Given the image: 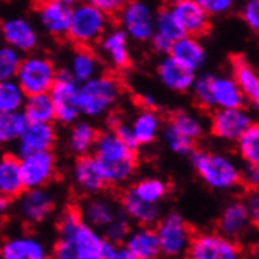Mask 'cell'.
<instances>
[{
  "mask_svg": "<svg viewBox=\"0 0 259 259\" xmlns=\"http://www.w3.org/2000/svg\"><path fill=\"white\" fill-rule=\"evenodd\" d=\"M55 231L52 259H109L118 247L102 231L90 226L75 204L62 209Z\"/></svg>",
  "mask_w": 259,
  "mask_h": 259,
  "instance_id": "6da1fadb",
  "label": "cell"
},
{
  "mask_svg": "<svg viewBox=\"0 0 259 259\" xmlns=\"http://www.w3.org/2000/svg\"><path fill=\"white\" fill-rule=\"evenodd\" d=\"M93 151L109 187H121L131 181L137 170V149L121 140L115 131L110 129L99 134Z\"/></svg>",
  "mask_w": 259,
  "mask_h": 259,
  "instance_id": "7a4b0ae2",
  "label": "cell"
},
{
  "mask_svg": "<svg viewBox=\"0 0 259 259\" xmlns=\"http://www.w3.org/2000/svg\"><path fill=\"white\" fill-rule=\"evenodd\" d=\"M190 163L203 184L215 192H230L242 184V170L226 154L214 151H195Z\"/></svg>",
  "mask_w": 259,
  "mask_h": 259,
  "instance_id": "3957f363",
  "label": "cell"
},
{
  "mask_svg": "<svg viewBox=\"0 0 259 259\" xmlns=\"http://www.w3.org/2000/svg\"><path fill=\"white\" fill-rule=\"evenodd\" d=\"M121 95L119 82L109 74H98L96 77L80 83L79 105L82 115L99 118L109 113Z\"/></svg>",
  "mask_w": 259,
  "mask_h": 259,
  "instance_id": "277c9868",
  "label": "cell"
},
{
  "mask_svg": "<svg viewBox=\"0 0 259 259\" xmlns=\"http://www.w3.org/2000/svg\"><path fill=\"white\" fill-rule=\"evenodd\" d=\"M107 18L109 14H105L87 0L75 4L72 7V19L68 38L75 44L88 48V46L101 41L102 36L107 33Z\"/></svg>",
  "mask_w": 259,
  "mask_h": 259,
  "instance_id": "5b68a950",
  "label": "cell"
},
{
  "mask_svg": "<svg viewBox=\"0 0 259 259\" xmlns=\"http://www.w3.org/2000/svg\"><path fill=\"white\" fill-rule=\"evenodd\" d=\"M156 230L159 234L163 257H186L195 234L187 220L179 212H168V214L162 215V219L156 225Z\"/></svg>",
  "mask_w": 259,
  "mask_h": 259,
  "instance_id": "8992f818",
  "label": "cell"
},
{
  "mask_svg": "<svg viewBox=\"0 0 259 259\" xmlns=\"http://www.w3.org/2000/svg\"><path fill=\"white\" fill-rule=\"evenodd\" d=\"M58 71L52 60L44 55H27L22 58L16 80L27 96L49 93L52 90Z\"/></svg>",
  "mask_w": 259,
  "mask_h": 259,
  "instance_id": "52a82bcc",
  "label": "cell"
},
{
  "mask_svg": "<svg viewBox=\"0 0 259 259\" xmlns=\"http://www.w3.org/2000/svg\"><path fill=\"white\" fill-rule=\"evenodd\" d=\"M79 88L80 83L72 77L69 69L58 71L55 83L49 91L55 104V119L58 123H77L79 115H82L79 105Z\"/></svg>",
  "mask_w": 259,
  "mask_h": 259,
  "instance_id": "ba28073f",
  "label": "cell"
},
{
  "mask_svg": "<svg viewBox=\"0 0 259 259\" xmlns=\"http://www.w3.org/2000/svg\"><path fill=\"white\" fill-rule=\"evenodd\" d=\"M156 16L157 13L145 0H129L119 11V24L132 41L146 42L154 35Z\"/></svg>",
  "mask_w": 259,
  "mask_h": 259,
  "instance_id": "9c48e42d",
  "label": "cell"
},
{
  "mask_svg": "<svg viewBox=\"0 0 259 259\" xmlns=\"http://www.w3.org/2000/svg\"><path fill=\"white\" fill-rule=\"evenodd\" d=\"M184 259H242V248L219 231H206L193 236Z\"/></svg>",
  "mask_w": 259,
  "mask_h": 259,
  "instance_id": "30bf717a",
  "label": "cell"
},
{
  "mask_svg": "<svg viewBox=\"0 0 259 259\" xmlns=\"http://www.w3.org/2000/svg\"><path fill=\"white\" fill-rule=\"evenodd\" d=\"M16 212L27 228H33L48 220L55 210V195L48 187L27 189L16 200Z\"/></svg>",
  "mask_w": 259,
  "mask_h": 259,
  "instance_id": "8fae6325",
  "label": "cell"
},
{
  "mask_svg": "<svg viewBox=\"0 0 259 259\" xmlns=\"http://www.w3.org/2000/svg\"><path fill=\"white\" fill-rule=\"evenodd\" d=\"M71 179L74 189L83 196L99 195L109 187L102 166L95 154H85L75 159L71 171Z\"/></svg>",
  "mask_w": 259,
  "mask_h": 259,
  "instance_id": "7c38bea8",
  "label": "cell"
},
{
  "mask_svg": "<svg viewBox=\"0 0 259 259\" xmlns=\"http://www.w3.org/2000/svg\"><path fill=\"white\" fill-rule=\"evenodd\" d=\"M19 157L25 189L48 187L57 176V160L51 151L30 152Z\"/></svg>",
  "mask_w": 259,
  "mask_h": 259,
  "instance_id": "4fadbf2b",
  "label": "cell"
},
{
  "mask_svg": "<svg viewBox=\"0 0 259 259\" xmlns=\"http://www.w3.org/2000/svg\"><path fill=\"white\" fill-rule=\"evenodd\" d=\"M2 259H52V248L48 247L35 233H18L5 237L2 248Z\"/></svg>",
  "mask_w": 259,
  "mask_h": 259,
  "instance_id": "5bb4252c",
  "label": "cell"
},
{
  "mask_svg": "<svg viewBox=\"0 0 259 259\" xmlns=\"http://www.w3.org/2000/svg\"><path fill=\"white\" fill-rule=\"evenodd\" d=\"M72 5L60 0H41L38 4V21L44 32L55 38H65L69 33Z\"/></svg>",
  "mask_w": 259,
  "mask_h": 259,
  "instance_id": "9a60e30c",
  "label": "cell"
},
{
  "mask_svg": "<svg viewBox=\"0 0 259 259\" xmlns=\"http://www.w3.org/2000/svg\"><path fill=\"white\" fill-rule=\"evenodd\" d=\"M253 121L242 107L239 109H219L212 115L210 131L223 142H237Z\"/></svg>",
  "mask_w": 259,
  "mask_h": 259,
  "instance_id": "2e32d148",
  "label": "cell"
},
{
  "mask_svg": "<svg viewBox=\"0 0 259 259\" xmlns=\"http://www.w3.org/2000/svg\"><path fill=\"white\" fill-rule=\"evenodd\" d=\"M251 226L253 223L245 201L233 200L223 206L215 223V230L226 237L239 240L248 233Z\"/></svg>",
  "mask_w": 259,
  "mask_h": 259,
  "instance_id": "e0dca14e",
  "label": "cell"
},
{
  "mask_svg": "<svg viewBox=\"0 0 259 259\" xmlns=\"http://www.w3.org/2000/svg\"><path fill=\"white\" fill-rule=\"evenodd\" d=\"M119 207L135 226H156L162 219L160 204L142 200L129 187L119 196Z\"/></svg>",
  "mask_w": 259,
  "mask_h": 259,
  "instance_id": "ac0fdd59",
  "label": "cell"
},
{
  "mask_svg": "<svg viewBox=\"0 0 259 259\" xmlns=\"http://www.w3.org/2000/svg\"><path fill=\"white\" fill-rule=\"evenodd\" d=\"M157 74L162 85L170 91H175V93H186V91L192 90L196 80L195 71L178 62L170 54L160 60Z\"/></svg>",
  "mask_w": 259,
  "mask_h": 259,
  "instance_id": "d6986e66",
  "label": "cell"
},
{
  "mask_svg": "<svg viewBox=\"0 0 259 259\" xmlns=\"http://www.w3.org/2000/svg\"><path fill=\"white\" fill-rule=\"evenodd\" d=\"M79 207L83 220L99 231H104L113 222V219L118 215V212L121 209L119 206H116L113 200H110L109 196H105L102 193L85 196V200Z\"/></svg>",
  "mask_w": 259,
  "mask_h": 259,
  "instance_id": "ffe728a7",
  "label": "cell"
},
{
  "mask_svg": "<svg viewBox=\"0 0 259 259\" xmlns=\"http://www.w3.org/2000/svg\"><path fill=\"white\" fill-rule=\"evenodd\" d=\"M171 11L175 14V18L181 27V30L184 32V35L189 36H201L204 35L209 25H210V16L204 8L196 4L195 0H186V2L178 4L171 7Z\"/></svg>",
  "mask_w": 259,
  "mask_h": 259,
  "instance_id": "44dd1931",
  "label": "cell"
},
{
  "mask_svg": "<svg viewBox=\"0 0 259 259\" xmlns=\"http://www.w3.org/2000/svg\"><path fill=\"white\" fill-rule=\"evenodd\" d=\"M123 245L139 259L163 257L156 226H134Z\"/></svg>",
  "mask_w": 259,
  "mask_h": 259,
  "instance_id": "7402d4cb",
  "label": "cell"
},
{
  "mask_svg": "<svg viewBox=\"0 0 259 259\" xmlns=\"http://www.w3.org/2000/svg\"><path fill=\"white\" fill-rule=\"evenodd\" d=\"M2 36L7 46H11L21 54L32 52L38 46V33L35 27L24 18H8L2 24Z\"/></svg>",
  "mask_w": 259,
  "mask_h": 259,
  "instance_id": "603a6c76",
  "label": "cell"
},
{
  "mask_svg": "<svg viewBox=\"0 0 259 259\" xmlns=\"http://www.w3.org/2000/svg\"><path fill=\"white\" fill-rule=\"evenodd\" d=\"M182 35H184V32L181 30L171 8H165L157 13L156 30L149 42L152 44V49L156 52L168 55L175 41H178Z\"/></svg>",
  "mask_w": 259,
  "mask_h": 259,
  "instance_id": "cb8c5ba5",
  "label": "cell"
},
{
  "mask_svg": "<svg viewBox=\"0 0 259 259\" xmlns=\"http://www.w3.org/2000/svg\"><path fill=\"white\" fill-rule=\"evenodd\" d=\"M24 176L21 168V157L5 154L0 160V195L7 200H18L25 192Z\"/></svg>",
  "mask_w": 259,
  "mask_h": 259,
  "instance_id": "d4e9b609",
  "label": "cell"
},
{
  "mask_svg": "<svg viewBox=\"0 0 259 259\" xmlns=\"http://www.w3.org/2000/svg\"><path fill=\"white\" fill-rule=\"evenodd\" d=\"M57 140L55 129L51 123H28L18 140L19 156L38 151H51Z\"/></svg>",
  "mask_w": 259,
  "mask_h": 259,
  "instance_id": "484cf974",
  "label": "cell"
},
{
  "mask_svg": "<svg viewBox=\"0 0 259 259\" xmlns=\"http://www.w3.org/2000/svg\"><path fill=\"white\" fill-rule=\"evenodd\" d=\"M245 95L234 80V77H215L210 79V101L212 109H239L245 102Z\"/></svg>",
  "mask_w": 259,
  "mask_h": 259,
  "instance_id": "4316f807",
  "label": "cell"
},
{
  "mask_svg": "<svg viewBox=\"0 0 259 259\" xmlns=\"http://www.w3.org/2000/svg\"><path fill=\"white\" fill-rule=\"evenodd\" d=\"M129 39L131 38L127 36V33L119 27L107 32L99 41L105 58L116 69H124L131 65Z\"/></svg>",
  "mask_w": 259,
  "mask_h": 259,
  "instance_id": "83f0119b",
  "label": "cell"
},
{
  "mask_svg": "<svg viewBox=\"0 0 259 259\" xmlns=\"http://www.w3.org/2000/svg\"><path fill=\"white\" fill-rule=\"evenodd\" d=\"M170 55L193 71L200 69L206 62V51L203 48V44L196 36H189V35H182L178 41H175V44L171 46Z\"/></svg>",
  "mask_w": 259,
  "mask_h": 259,
  "instance_id": "f1b7e54d",
  "label": "cell"
},
{
  "mask_svg": "<svg viewBox=\"0 0 259 259\" xmlns=\"http://www.w3.org/2000/svg\"><path fill=\"white\" fill-rule=\"evenodd\" d=\"M98 131L90 124L88 121H77L74 123L69 137H68V148L75 156H85L90 151H93L98 142Z\"/></svg>",
  "mask_w": 259,
  "mask_h": 259,
  "instance_id": "f546056e",
  "label": "cell"
},
{
  "mask_svg": "<svg viewBox=\"0 0 259 259\" xmlns=\"http://www.w3.org/2000/svg\"><path fill=\"white\" fill-rule=\"evenodd\" d=\"M22 112L28 123H52L55 119V104L51 93L27 96Z\"/></svg>",
  "mask_w": 259,
  "mask_h": 259,
  "instance_id": "4dcf8cb0",
  "label": "cell"
},
{
  "mask_svg": "<svg viewBox=\"0 0 259 259\" xmlns=\"http://www.w3.org/2000/svg\"><path fill=\"white\" fill-rule=\"evenodd\" d=\"M68 69L75 80L79 83H83L90 79L96 77L99 74V62H98L96 55L88 48L80 46V49H77L72 54Z\"/></svg>",
  "mask_w": 259,
  "mask_h": 259,
  "instance_id": "1f68e13d",
  "label": "cell"
},
{
  "mask_svg": "<svg viewBox=\"0 0 259 259\" xmlns=\"http://www.w3.org/2000/svg\"><path fill=\"white\" fill-rule=\"evenodd\" d=\"M135 140L139 146L149 145L157 139V134L160 131V118L154 112V109H143L139 115L134 118L131 123Z\"/></svg>",
  "mask_w": 259,
  "mask_h": 259,
  "instance_id": "d6a6232c",
  "label": "cell"
},
{
  "mask_svg": "<svg viewBox=\"0 0 259 259\" xmlns=\"http://www.w3.org/2000/svg\"><path fill=\"white\" fill-rule=\"evenodd\" d=\"M137 196L142 198V200L148 201V203H154V204H160L166 195H168V184L160 179V178H154V176H148V178H142L129 187Z\"/></svg>",
  "mask_w": 259,
  "mask_h": 259,
  "instance_id": "836d02e7",
  "label": "cell"
},
{
  "mask_svg": "<svg viewBox=\"0 0 259 259\" xmlns=\"http://www.w3.org/2000/svg\"><path fill=\"white\" fill-rule=\"evenodd\" d=\"M233 77L247 98L254 99L259 93V72L243 58L233 60Z\"/></svg>",
  "mask_w": 259,
  "mask_h": 259,
  "instance_id": "e575fe53",
  "label": "cell"
},
{
  "mask_svg": "<svg viewBox=\"0 0 259 259\" xmlns=\"http://www.w3.org/2000/svg\"><path fill=\"white\" fill-rule=\"evenodd\" d=\"M27 95L16 79L0 82V113L21 112L25 104Z\"/></svg>",
  "mask_w": 259,
  "mask_h": 259,
  "instance_id": "d590c367",
  "label": "cell"
},
{
  "mask_svg": "<svg viewBox=\"0 0 259 259\" xmlns=\"http://www.w3.org/2000/svg\"><path fill=\"white\" fill-rule=\"evenodd\" d=\"M27 124L28 119L25 118L22 110L0 113V142L2 143L18 142L22 137Z\"/></svg>",
  "mask_w": 259,
  "mask_h": 259,
  "instance_id": "8d00e7d4",
  "label": "cell"
},
{
  "mask_svg": "<svg viewBox=\"0 0 259 259\" xmlns=\"http://www.w3.org/2000/svg\"><path fill=\"white\" fill-rule=\"evenodd\" d=\"M237 143V152L247 165L259 163V124L253 123L242 134Z\"/></svg>",
  "mask_w": 259,
  "mask_h": 259,
  "instance_id": "74e56055",
  "label": "cell"
},
{
  "mask_svg": "<svg viewBox=\"0 0 259 259\" xmlns=\"http://www.w3.org/2000/svg\"><path fill=\"white\" fill-rule=\"evenodd\" d=\"M170 126L175 127L178 132L187 135L189 139H192L195 142L200 139V137L203 135V131H204V126H203L200 118L195 116L193 113L182 112V110L171 115Z\"/></svg>",
  "mask_w": 259,
  "mask_h": 259,
  "instance_id": "f35d334b",
  "label": "cell"
},
{
  "mask_svg": "<svg viewBox=\"0 0 259 259\" xmlns=\"http://www.w3.org/2000/svg\"><path fill=\"white\" fill-rule=\"evenodd\" d=\"M163 140H165L166 146H168V149L171 152H175L176 156H192L196 151L195 149V140L189 139V137L184 134L178 132L170 124L165 129Z\"/></svg>",
  "mask_w": 259,
  "mask_h": 259,
  "instance_id": "ab89813d",
  "label": "cell"
},
{
  "mask_svg": "<svg viewBox=\"0 0 259 259\" xmlns=\"http://www.w3.org/2000/svg\"><path fill=\"white\" fill-rule=\"evenodd\" d=\"M21 52L16 51L11 46H4L0 49V79L8 80V79H16V74L22 63Z\"/></svg>",
  "mask_w": 259,
  "mask_h": 259,
  "instance_id": "60d3db41",
  "label": "cell"
},
{
  "mask_svg": "<svg viewBox=\"0 0 259 259\" xmlns=\"http://www.w3.org/2000/svg\"><path fill=\"white\" fill-rule=\"evenodd\" d=\"M132 222L129 220V217L123 212V209H119L118 215L113 219V222L105 228L102 231V234L107 237L110 242H113L115 245H123L124 240L127 239L129 233L132 231Z\"/></svg>",
  "mask_w": 259,
  "mask_h": 259,
  "instance_id": "b9f144b4",
  "label": "cell"
},
{
  "mask_svg": "<svg viewBox=\"0 0 259 259\" xmlns=\"http://www.w3.org/2000/svg\"><path fill=\"white\" fill-rule=\"evenodd\" d=\"M210 79H212V75H200V77H196V80L192 87V93L195 96V101L204 109H212Z\"/></svg>",
  "mask_w": 259,
  "mask_h": 259,
  "instance_id": "7bdbcfd3",
  "label": "cell"
},
{
  "mask_svg": "<svg viewBox=\"0 0 259 259\" xmlns=\"http://www.w3.org/2000/svg\"><path fill=\"white\" fill-rule=\"evenodd\" d=\"M242 19L250 30L259 33V0H248L242 8Z\"/></svg>",
  "mask_w": 259,
  "mask_h": 259,
  "instance_id": "ee69618b",
  "label": "cell"
},
{
  "mask_svg": "<svg viewBox=\"0 0 259 259\" xmlns=\"http://www.w3.org/2000/svg\"><path fill=\"white\" fill-rule=\"evenodd\" d=\"M195 2L200 4L209 16H220V14L230 11L233 7V0H195Z\"/></svg>",
  "mask_w": 259,
  "mask_h": 259,
  "instance_id": "f6af8a7d",
  "label": "cell"
},
{
  "mask_svg": "<svg viewBox=\"0 0 259 259\" xmlns=\"http://www.w3.org/2000/svg\"><path fill=\"white\" fill-rule=\"evenodd\" d=\"M112 131H115L119 139L124 143H127L131 148H134V149L139 148V143H137V140H135V135H134L131 124L123 123V121H119V119H113L112 121Z\"/></svg>",
  "mask_w": 259,
  "mask_h": 259,
  "instance_id": "bcb514c9",
  "label": "cell"
},
{
  "mask_svg": "<svg viewBox=\"0 0 259 259\" xmlns=\"http://www.w3.org/2000/svg\"><path fill=\"white\" fill-rule=\"evenodd\" d=\"M243 201H245V204H247L253 226L259 230V190H248L245 193Z\"/></svg>",
  "mask_w": 259,
  "mask_h": 259,
  "instance_id": "7dc6e473",
  "label": "cell"
},
{
  "mask_svg": "<svg viewBox=\"0 0 259 259\" xmlns=\"http://www.w3.org/2000/svg\"><path fill=\"white\" fill-rule=\"evenodd\" d=\"M87 2L98 7L101 11H104L105 14L110 16V14H116L123 10L129 0H87Z\"/></svg>",
  "mask_w": 259,
  "mask_h": 259,
  "instance_id": "c3c4849f",
  "label": "cell"
},
{
  "mask_svg": "<svg viewBox=\"0 0 259 259\" xmlns=\"http://www.w3.org/2000/svg\"><path fill=\"white\" fill-rule=\"evenodd\" d=\"M242 184L248 190H259V163L247 165L245 170H242Z\"/></svg>",
  "mask_w": 259,
  "mask_h": 259,
  "instance_id": "681fc988",
  "label": "cell"
},
{
  "mask_svg": "<svg viewBox=\"0 0 259 259\" xmlns=\"http://www.w3.org/2000/svg\"><path fill=\"white\" fill-rule=\"evenodd\" d=\"M109 259H139V257H137L131 250H127L124 245H118Z\"/></svg>",
  "mask_w": 259,
  "mask_h": 259,
  "instance_id": "f907efd6",
  "label": "cell"
},
{
  "mask_svg": "<svg viewBox=\"0 0 259 259\" xmlns=\"http://www.w3.org/2000/svg\"><path fill=\"white\" fill-rule=\"evenodd\" d=\"M142 102L145 104V107H146V109H154V98H152L151 95L142 96Z\"/></svg>",
  "mask_w": 259,
  "mask_h": 259,
  "instance_id": "816d5d0a",
  "label": "cell"
},
{
  "mask_svg": "<svg viewBox=\"0 0 259 259\" xmlns=\"http://www.w3.org/2000/svg\"><path fill=\"white\" fill-rule=\"evenodd\" d=\"M251 102H253V105H254V109L259 112V93L254 96V99H251Z\"/></svg>",
  "mask_w": 259,
  "mask_h": 259,
  "instance_id": "f5cc1de1",
  "label": "cell"
},
{
  "mask_svg": "<svg viewBox=\"0 0 259 259\" xmlns=\"http://www.w3.org/2000/svg\"><path fill=\"white\" fill-rule=\"evenodd\" d=\"M166 4H168L170 7H173V5H178V4H182V2H186V0H165Z\"/></svg>",
  "mask_w": 259,
  "mask_h": 259,
  "instance_id": "db71d44e",
  "label": "cell"
},
{
  "mask_svg": "<svg viewBox=\"0 0 259 259\" xmlns=\"http://www.w3.org/2000/svg\"><path fill=\"white\" fill-rule=\"evenodd\" d=\"M60 2H65V4H68V5H75V4H79L80 0H60Z\"/></svg>",
  "mask_w": 259,
  "mask_h": 259,
  "instance_id": "11a10c76",
  "label": "cell"
}]
</instances>
